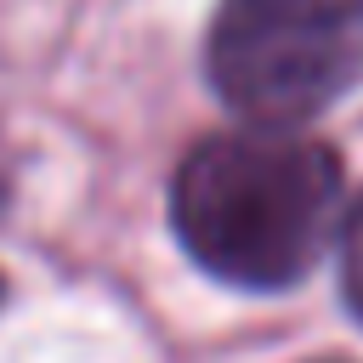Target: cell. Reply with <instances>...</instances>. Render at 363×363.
Returning a JSON list of instances; mask_svg holds the SVG:
<instances>
[{"instance_id": "cell-1", "label": "cell", "mask_w": 363, "mask_h": 363, "mask_svg": "<svg viewBox=\"0 0 363 363\" xmlns=\"http://www.w3.org/2000/svg\"><path fill=\"white\" fill-rule=\"evenodd\" d=\"M346 176L329 142L284 125H244L193 142L170 176L182 250L233 289L301 284L340 233Z\"/></svg>"}, {"instance_id": "cell-2", "label": "cell", "mask_w": 363, "mask_h": 363, "mask_svg": "<svg viewBox=\"0 0 363 363\" xmlns=\"http://www.w3.org/2000/svg\"><path fill=\"white\" fill-rule=\"evenodd\" d=\"M204 68L233 113L295 130L363 79V0H221Z\"/></svg>"}, {"instance_id": "cell-3", "label": "cell", "mask_w": 363, "mask_h": 363, "mask_svg": "<svg viewBox=\"0 0 363 363\" xmlns=\"http://www.w3.org/2000/svg\"><path fill=\"white\" fill-rule=\"evenodd\" d=\"M340 289H346V306L363 318V199L340 221Z\"/></svg>"}]
</instances>
